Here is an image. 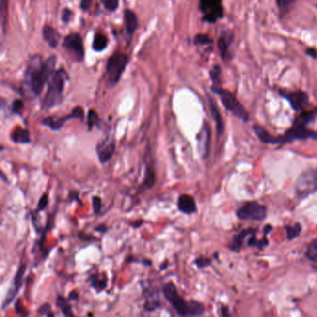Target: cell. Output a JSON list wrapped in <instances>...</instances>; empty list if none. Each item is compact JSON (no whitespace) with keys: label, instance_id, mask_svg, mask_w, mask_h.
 Returning <instances> with one entry per match:
<instances>
[{"label":"cell","instance_id":"1","mask_svg":"<svg viewBox=\"0 0 317 317\" xmlns=\"http://www.w3.org/2000/svg\"><path fill=\"white\" fill-rule=\"evenodd\" d=\"M315 118V113L312 112H304L301 113L293 122V126L286 130L283 135L273 136L269 133L263 127L255 125L253 130L255 134L260 139L261 143L265 144H285L294 141L313 139L317 140V133L314 130L307 128V125L311 123Z\"/></svg>","mask_w":317,"mask_h":317},{"label":"cell","instance_id":"2","mask_svg":"<svg viewBox=\"0 0 317 317\" xmlns=\"http://www.w3.org/2000/svg\"><path fill=\"white\" fill-rule=\"evenodd\" d=\"M56 61L54 55L48 57L46 61L39 55H34L29 60L24 74V84L34 96L40 95L46 83L52 78L55 73Z\"/></svg>","mask_w":317,"mask_h":317},{"label":"cell","instance_id":"3","mask_svg":"<svg viewBox=\"0 0 317 317\" xmlns=\"http://www.w3.org/2000/svg\"><path fill=\"white\" fill-rule=\"evenodd\" d=\"M163 293L173 309L181 317H199L205 314V306L196 301H185L179 294L177 287L172 282L166 284Z\"/></svg>","mask_w":317,"mask_h":317},{"label":"cell","instance_id":"4","mask_svg":"<svg viewBox=\"0 0 317 317\" xmlns=\"http://www.w3.org/2000/svg\"><path fill=\"white\" fill-rule=\"evenodd\" d=\"M68 79V75L63 68L56 71L49 80L48 91L43 100V108L49 109L61 103L65 83Z\"/></svg>","mask_w":317,"mask_h":317},{"label":"cell","instance_id":"5","mask_svg":"<svg viewBox=\"0 0 317 317\" xmlns=\"http://www.w3.org/2000/svg\"><path fill=\"white\" fill-rule=\"evenodd\" d=\"M211 91L220 97V100L222 105L234 116H236L237 118L244 122L249 121V113L247 112L245 107L238 102V99L232 92L227 90H223L221 87H211Z\"/></svg>","mask_w":317,"mask_h":317},{"label":"cell","instance_id":"6","mask_svg":"<svg viewBox=\"0 0 317 317\" xmlns=\"http://www.w3.org/2000/svg\"><path fill=\"white\" fill-rule=\"evenodd\" d=\"M128 56L121 52H116L108 59L105 75L109 88L114 87L119 82L128 63Z\"/></svg>","mask_w":317,"mask_h":317},{"label":"cell","instance_id":"7","mask_svg":"<svg viewBox=\"0 0 317 317\" xmlns=\"http://www.w3.org/2000/svg\"><path fill=\"white\" fill-rule=\"evenodd\" d=\"M317 192V168L304 171L296 181L295 193L301 199Z\"/></svg>","mask_w":317,"mask_h":317},{"label":"cell","instance_id":"8","mask_svg":"<svg viewBox=\"0 0 317 317\" xmlns=\"http://www.w3.org/2000/svg\"><path fill=\"white\" fill-rule=\"evenodd\" d=\"M237 216L242 221L261 222L267 216V208L256 201H250L238 208Z\"/></svg>","mask_w":317,"mask_h":317},{"label":"cell","instance_id":"9","mask_svg":"<svg viewBox=\"0 0 317 317\" xmlns=\"http://www.w3.org/2000/svg\"><path fill=\"white\" fill-rule=\"evenodd\" d=\"M199 9L208 23H215L223 15L222 0H199Z\"/></svg>","mask_w":317,"mask_h":317},{"label":"cell","instance_id":"10","mask_svg":"<svg viewBox=\"0 0 317 317\" xmlns=\"http://www.w3.org/2000/svg\"><path fill=\"white\" fill-rule=\"evenodd\" d=\"M63 48L77 62H83L85 57V49L83 45V39L79 34L74 33L65 36L63 43Z\"/></svg>","mask_w":317,"mask_h":317},{"label":"cell","instance_id":"11","mask_svg":"<svg viewBox=\"0 0 317 317\" xmlns=\"http://www.w3.org/2000/svg\"><path fill=\"white\" fill-rule=\"evenodd\" d=\"M279 94L291 105L296 112L301 111L309 103V97L307 93L302 91H279Z\"/></svg>","mask_w":317,"mask_h":317},{"label":"cell","instance_id":"12","mask_svg":"<svg viewBox=\"0 0 317 317\" xmlns=\"http://www.w3.org/2000/svg\"><path fill=\"white\" fill-rule=\"evenodd\" d=\"M73 118H79L80 120H83V118H84L83 108L78 106V107L74 108L72 113L64 117H54V116L46 117L42 120V124L48 127L52 130H59L63 127V126L66 121H68L70 119H73Z\"/></svg>","mask_w":317,"mask_h":317},{"label":"cell","instance_id":"13","mask_svg":"<svg viewBox=\"0 0 317 317\" xmlns=\"http://www.w3.org/2000/svg\"><path fill=\"white\" fill-rule=\"evenodd\" d=\"M25 265L24 264H22L19 268V270L16 272L14 278H13V281H12V285H11V288L9 289L8 293H7V297L3 302V306H2V309L4 310L7 306L10 305L12 303V301L15 300V297L18 294V292L20 291L22 285H23V275H24V272H25Z\"/></svg>","mask_w":317,"mask_h":317},{"label":"cell","instance_id":"14","mask_svg":"<svg viewBox=\"0 0 317 317\" xmlns=\"http://www.w3.org/2000/svg\"><path fill=\"white\" fill-rule=\"evenodd\" d=\"M115 150V143L113 138L104 139L102 142L99 143L96 146V152L98 158L102 164L107 163L113 157V152Z\"/></svg>","mask_w":317,"mask_h":317},{"label":"cell","instance_id":"15","mask_svg":"<svg viewBox=\"0 0 317 317\" xmlns=\"http://www.w3.org/2000/svg\"><path fill=\"white\" fill-rule=\"evenodd\" d=\"M210 145H211L210 127L207 123H205L198 135V149L202 158H206L209 156Z\"/></svg>","mask_w":317,"mask_h":317},{"label":"cell","instance_id":"16","mask_svg":"<svg viewBox=\"0 0 317 317\" xmlns=\"http://www.w3.org/2000/svg\"><path fill=\"white\" fill-rule=\"evenodd\" d=\"M234 34L230 31H223L218 39V48L220 50V54L222 60L230 61L232 59V55L229 51V48L231 43L233 42Z\"/></svg>","mask_w":317,"mask_h":317},{"label":"cell","instance_id":"17","mask_svg":"<svg viewBox=\"0 0 317 317\" xmlns=\"http://www.w3.org/2000/svg\"><path fill=\"white\" fill-rule=\"evenodd\" d=\"M207 102H208V107H209L211 115H212V117H213V119L215 121L217 134H218V136H221V135H222V133L224 131L223 119H222V114L219 111L217 103L210 96H207Z\"/></svg>","mask_w":317,"mask_h":317},{"label":"cell","instance_id":"18","mask_svg":"<svg viewBox=\"0 0 317 317\" xmlns=\"http://www.w3.org/2000/svg\"><path fill=\"white\" fill-rule=\"evenodd\" d=\"M178 208L179 210L184 214H193L197 207L195 200L192 195L190 194H181L178 199Z\"/></svg>","mask_w":317,"mask_h":317},{"label":"cell","instance_id":"19","mask_svg":"<svg viewBox=\"0 0 317 317\" xmlns=\"http://www.w3.org/2000/svg\"><path fill=\"white\" fill-rule=\"evenodd\" d=\"M255 233H257V230H256V229H251V228L241 231L238 235H236V236L233 238L232 241H231V243H230L229 248H230V249H231L232 251L239 252V251L241 250L242 246H243L244 240L248 238L249 236H251V235H253V234H255Z\"/></svg>","mask_w":317,"mask_h":317},{"label":"cell","instance_id":"20","mask_svg":"<svg viewBox=\"0 0 317 317\" xmlns=\"http://www.w3.org/2000/svg\"><path fill=\"white\" fill-rule=\"evenodd\" d=\"M42 36L50 48H56L57 46L59 45L61 34H59L56 29H54L52 26L45 25L42 30Z\"/></svg>","mask_w":317,"mask_h":317},{"label":"cell","instance_id":"21","mask_svg":"<svg viewBox=\"0 0 317 317\" xmlns=\"http://www.w3.org/2000/svg\"><path fill=\"white\" fill-rule=\"evenodd\" d=\"M124 23L128 35L134 34L139 26V22L136 14L130 10H126L124 12Z\"/></svg>","mask_w":317,"mask_h":317},{"label":"cell","instance_id":"22","mask_svg":"<svg viewBox=\"0 0 317 317\" xmlns=\"http://www.w3.org/2000/svg\"><path fill=\"white\" fill-rule=\"evenodd\" d=\"M11 139L12 142L15 143H29L31 142L30 139V133L27 129L24 128H16L12 131Z\"/></svg>","mask_w":317,"mask_h":317},{"label":"cell","instance_id":"23","mask_svg":"<svg viewBox=\"0 0 317 317\" xmlns=\"http://www.w3.org/2000/svg\"><path fill=\"white\" fill-rule=\"evenodd\" d=\"M108 45V38L101 33H97L94 36L93 39V49L95 51L101 52L102 50H104L106 48V47Z\"/></svg>","mask_w":317,"mask_h":317},{"label":"cell","instance_id":"24","mask_svg":"<svg viewBox=\"0 0 317 317\" xmlns=\"http://www.w3.org/2000/svg\"><path fill=\"white\" fill-rule=\"evenodd\" d=\"M56 305L65 317H74L71 305L69 304L68 301L63 296L57 297Z\"/></svg>","mask_w":317,"mask_h":317},{"label":"cell","instance_id":"25","mask_svg":"<svg viewBox=\"0 0 317 317\" xmlns=\"http://www.w3.org/2000/svg\"><path fill=\"white\" fill-rule=\"evenodd\" d=\"M89 282L91 283V285L97 289L98 291H101V290H103L106 288V285H107V280L106 279H100L99 278V275L94 273V274H91L89 278Z\"/></svg>","mask_w":317,"mask_h":317},{"label":"cell","instance_id":"26","mask_svg":"<svg viewBox=\"0 0 317 317\" xmlns=\"http://www.w3.org/2000/svg\"><path fill=\"white\" fill-rule=\"evenodd\" d=\"M155 182H156L155 170L153 169V167L147 166L146 172H145V178L143 181V187H145L146 189H150L155 185Z\"/></svg>","mask_w":317,"mask_h":317},{"label":"cell","instance_id":"27","mask_svg":"<svg viewBox=\"0 0 317 317\" xmlns=\"http://www.w3.org/2000/svg\"><path fill=\"white\" fill-rule=\"evenodd\" d=\"M301 225L300 223H295L294 225H287L285 226L286 232V238L287 240H293L294 238H298L301 233Z\"/></svg>","mask_w":317,"mask_h":317},{"label":"cell","instance_id":"28","mask_svg":"<svg viewBox=\"0 0 317 317\" xmlns=\"http://www.w3.org/2000/svg\"><path fill=\"white\" fill-rule=\"evenodd\" d=\"M305 256L310 261L317 263V239H315L310 243L308 249L306 250Z\"/></svg>","mask_w":317,"mask_h":317},{"label":"cell","instance_id":"29","mask_svg":"<svg viewBox=\"0 0 317 317\" xmlns=\"http://www.w3.org/2000/svg\"><path fill=\"white\" fill-rule=\"evenodd\" d=\"M296 1L297 0H276L278 11L281 12V14L286 13L291 9V7L294 5Z\"/></svg>","mask_w":317,"mask_h":317},{"label":"cell","instance_id":"30","mask_svg":"<svg viewBox=\"0 0 317 317\" xmlns=\"http://www.w3.org/2000/svg\"><path fill=\"white\" fill-rule=\"evenodd\" d=\"M221 75L222 69L219 65H215L210 71V79L213 83L212 87H221Z\"/></svg>","mask_w":317,"mask_h":317},{"label":"cell","instance_id":"31","mask_svg":"<svg viewBox=\"0 0 317 317\" xmlns=\"http://www.w3.org/2000/svg\"><path fill=\"white\" fill-rule=\"evenodd\" d=\"M210 43H212V39L207 34H196L193 38L194 45H208Z\"/></svg>","mask_w":317,"mask_h":317},{"label":"cell","instance_id":"32","mask_svg":"<svg viewBox=\"0 0 317 317\" xmlns=\"http://www.w3.org/2000/svg\"><path fill=\"white\" fill-rule=\"evenodd\" d=\"M104 8L109 12H115L119 5V0H101Z\"/></svg>","mask_w":317,"mask_h":317},{"label":"cell","instance_id":"33","mask_svg":"<svg viewBox=\"0 0 317 317\" xmlns=\"http://www.w3.org/2000/svg\"><path fill=\"white\" fill-rule=\"evenodd\" d=\"M7 8H8V0H1V16H2V30H3V32H5Z\"/></svg>","mask_w":317,"mask_h":317},{"label":"cell","instance_id":"34","mask_svg":"<svg viewBox=\"0 0 317 317\" xmlns=\"http://www.w3.org/2000/svg\"><path fill=\"white\" fill-rule=\"evenodd\" d=\"M38 315L40 316H46V317H53L54 314L51 313V307L48 303H45L41 306L38 310H37Z\"/></svg>","mask_w":317,"mask_h":317},{"label":"cell","instance_id":"35","mask_svg":"<svg viewBox=\"0 0 317 317\" xmlns=\"http://www.w3.org/2000/svg\"><path fill=\"white\" fill-rule=\"evenodd\" d=\"M92 205H93V209L96 214H99L102 209V199L100 196H93L92 197Z\"/></svg>","mask_w":317,"mask_h":317},{"label":"cell","instance_id":"36","mask_svg":"<svg viewBox=\"0 0 317 317\" xmlns=\"http://www.w3.org/2000/svg\"><path fill=\"white\" fill-rule=\"evenodd\" d=\"M48 196L47 193H44V194L40 197V199H39V201H38V204H37V211L39 212V211L44 210L46 208V206H48Z\"/></svg>","mask_w":317,"mask_h":317},{"label":"cell","instance_id":"37","mask_svg":"<svg viewBox=\"0 0 317 317\" xmlns=\"http://www.w3.org/2000/svg\"><path fill=\"white\" fill-rule=\"evenodd\" d=\"M194 264L198 267V268H205V267H208L211 264V260L206 259V258H198L194 261Z\"/></svg>","mask_w":317,"mask_h":317},{"label":"cell","instance_id":"38","mask_svg":"<svg viewBox=\"0 0 317 317\" xmlns=\"http://www.w3.org/2000/svg\"><path fill=\"white\" fill-rule=\"evenodd\" d=\"M99 121V117H98V114L95 113L94 111H90L89 113V127L91 128L94 126V125L97 124Z\"/></svg>","mask_w":317,"mask_h":317},{"label":"cell","instance_id":"39","mask_svg":"<svg viewBox=\"0 0 317 317\" xmlns=\"http://www.w3.org/2000/svg\"><path fill=\"white\" fill-rule=\"evenodd\" d=\"M72 16H73V12L71 10L69 9H64L63 11V13H62V20L63 22L65 23H68L70 22V20L72 19Z\"/></svg>","mask_w":317,"mask_h":317},{"label":"cell","instance_id":"40","mask_svg":"<svg viewBox=\"0 0 317 317\" xmlns=\"http://www.w3.org/2000/svg\"><path fill=\"white\" fill-rule=\"evenodd\" d=\"M23 103L22 101H15L12 104V112L13 113H19L23 109Z\"/></svg>","mask_w":317,"mask_h":317},{"label":"cell","instance_id":"41","mask_svg":"<svg viewBox=\"0 0 317 317\" xmlns=\"http://www.w3.org/2000/svg\"><path fill=\"white\" fill-rule=\"evenodd\" d=\"M92 0H81L80 2V9L82 11H88L91 7Z\"/></svg>","mask_w":317,"mask_h":317},{"label":"cell","instance_id":"42","mask_svg":"<svg viewBox=\"0 0 317 317\" xmlns=\"http://www.w3.org/2000/svg\"><path fill=\"white\" fill-rule=\"evenodd\" d=\"M20 306H21V301H18L17 303H16V306H15L16 313L17 314H20V315H25V314H23V307H20Z\"/></svg>","mask_w":317,"mask_h":317},{"label":"cell","instance_id":"43","mask_svg":"<svg viewBox=\"0 0 317 317\" xmlns=\"http://www.w3.org/2000/svg\"><path fill=\"white\" fill-rule=\"evenodd\" d=\"M272 226L270 225V224H267L265 225L264 228H263V233H264V236H267L270 232H272Z\"/></svg>","mask_w":317,"mask_h":317},{"label":"cell","instance_id":"44","mask_svg":"<svg viewBox=\"0 0 317 317\" xmlns=\"http://www.w3.org/2000/svg\"><path fill=\"white\" fill-rule=\"evenodd\" d=\"M106 230H107V228H106V226L104 224H101V225H99V226L95 228V231L100 232V233H104V232H106Z\"/></svg>","mask_w":317,"mask_h":317},{"label":"cell","instance_id":"45","mask_svg":"<svg viewBox=\"0 0 317 317\" xmlns=\"http://www.w3.org/2000/svg\"><path fill=\"white\" fill-rule=\"evenodd\" d=\"M70 300H78L79 299V294L77 292H71L69 295Z\"/></svg>","mask_w":317,"mask_h":317},{"label":"cell","instance_id":"46","mask_svg":"<svg viewBox=\"0 0 317 317\" xmlns=\"http://www.w3.org/2000/svg\"><path fill=\"white\" fill-rule=\"evenodd\" d=\"M222 316H224V317H227V316H229V314H228V310H227L226 308H222Z\"/></svg>","mask_w":317,"mask_h":317},{"label":"cell","instance_id":"47","mask_svg":"<svg viewBox=\"0 0 317 317\" xmlns=\"http://www.w3.org/2000/svg\"><path fill=\"white\" fill-rule=\"evenodd\" d=\"M168 263H169V261H165V264H164V263H162V265L160 266V269H161V270H163V269H166V268H167V266H168V265H167Z\"/></svg>","mask_w":317,"mask_h":317},{"label":"cell","instance_id":"48","mask_svg":"<svg viewBox=\"0 0 317 317\" xmlns=\"http://www.w3.org/2000/svg\"><path fill=\"white\" fill-rule=\"evenodd\" d=\"M143 263H144V264H146L147 266H151V265H152V261H148V260H145V261H143Z\"/></svg>","mask_w":317,"mask_h":317},{"label":"cell","instance_id":"49","mask_svg":"<svg viewBox=\"0 0 317 317\" xmlns=\"http://www.w3.org/2000/svg\"><path fill=\"white\" fill-rule=\"evenodd\" d=\"M142 223H143V221H142V222H139L138 223H133V226L134 227L140 226V225H141Z\"/></svg>","mask_w":317,"mask_h":317},{"label":"cell","instance_id":"50","mask_svg":"<svg viewBox=\"0 0 317 317\" xmlns=\"http://www.w3.org/2000/svg\"><path fill=\"white\" fill-rule=\"evenodd\" d=\"M33 1H34V0H33Z\"/></svg>","mask_w":317,"mask_h":317}]
</instances>
